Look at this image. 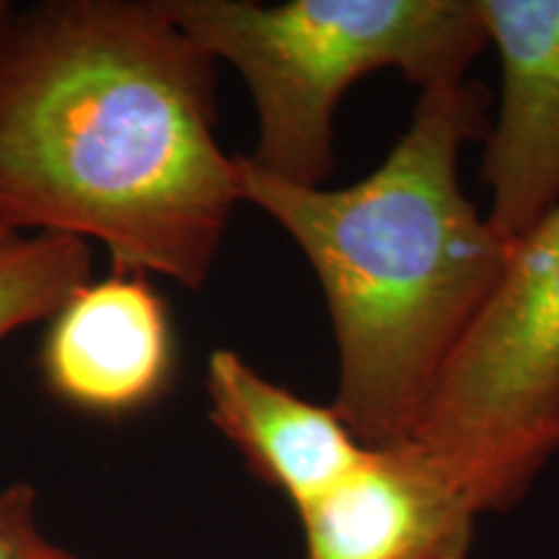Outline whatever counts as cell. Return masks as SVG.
I'll use <instances>...</instances> for the list:
<instances>
[{
  "mask_svg": "<svg viewBox=\"0 0 559 559\" xmlns=\"http://www.w3.org/2000/svg\"><path fill=\"white\" fill-rule=\"evenodd\" d=\"M11 13H13V5L11 3H3V0H0V26H3L5 21L11 19Z\"/></svg>",
  "mask_w": 559,
  "mask_h": 559,
  "instance_id": "7c38bea8",
  "label": "cell"
},
{
  "mask_svg": "<svg viewBox=\"0 0 559 559\" xmlns=\"http://www.w3.org/2000/svg\"><path fill=\"white\" fill-rule=\"evenodd\" d=\"M218 60L158 0H52L0 26V223L102 241L111 272L200 290L239 164L215 140Z\"/></svg>",
  "mask_w": 559,
  "mask_h": 559,
  "instance_id": "6da1fadb",
  "label": "cell"
},
{
  "mask_svg": "<svg viewBox=\"0 0 559 559\" xmlns=\"http://www.w3.org/2000/svg\"><path fill=\"white\" fill-rule=\"evenodd\" d=\"M306 559H472L479 508L415 440L366 449L298 510Z\"/></svg>",
  "mask_w": 559,
  "mask_h": 559,
  "instance_id": "5b68a950",
  "label": "cell"
},
{
  "mask_svg": "<svg viewBox=\"0 0 559 559\" xmlns=\"http://www.w3.org/2000/svg\"><path fill=\"white\" fill-rule=\"evenodd\" d=\"M254 96L257 169L300 187L334 171V115L362 75L396 68L423 91L464 83L489 45L477 0H158Z\"/></svg>",
  "mask_w": 559,
  "mask_h": 559,
  "instance_id": "3957f363",
  "label": "cell"
},
{
  "mask_svg": "<svg viewBox=\"0 0 559 559\" xmlns=\"http://www.w3.org/2000/svg\"><path fill=\"white\" fill-rule=\"evenodd\" d=\"M34 559H75V557L66 555V551H62V549H55L52 544H45V547L37 551V557H34Z\"/></svg>",
  "mask_w": 559,
  "mask_h": 559,
  "instance_id": "8fae6325",
  "label": "cell"
},
{
  "mask_svg": "<svg viewBox=\"0 0 559 559\" xmlns=\"http://www.w3.org/2000/svg\"><path fill=\"white\" fill-rule=\"evenodd\" d=\"M177 342L169 309L148 277L111 272L70 293L50 319L39 370L70 407L120 417L169 389Z\"/></svg>",
  "mask_w": 559,
  "mask_h": 559,
  "instance_id": "52a82bcc",
  "label": "cell"
},
{
  "mask_svg": "<svg viewBox=\"0 0 559 559\" xmlns=\"http://www.w3.org/2000/svg\"><path fill=\"white\" fill-rule=\"evenodd\" d=\"M409 440L479 513L519 506L559 453V207L513 243Z\"/></svg>",
  "mask_w": 559,
  "mask_h": 559,
  "instance_id": "277c9868",
  "label": "cell"
},
{
  "mask_svg": "<svg viewBox=\"0 0 559 559\" xmlns=\"http://www.w3.org/2000/svg\"><path fill=\"white\" fill-rule=\"evenodd\" d=\"M481 83L423 91L383 164L342 190L270 177L247 156L241 200L290 234L317 272L340 353L332 407L362 449L415 436L440 379L508 267L513 243L461 190L487 135Z\"/></svg>",
  "mask_w": 559,
  "mask_h": 559,
  "instance_id": "7a4b0ae2",
  "label": "cell"
},
{
  "mask_svg": "<svg viewBox=\"0 0 559 559\" xmlns=\"http://www.w3.org/2000/svg\"><path fill=\"white\" fill-rule=\"evenodd\" d=\"M205 391L215 428L296 510L337 485L366 451L337 409L267 381L234 349L210 355Z\"/></svg>",
  "mask_w": 559,
  "mask_h": 559,
  "instance_id": "ba28073f",
  "label": "cell"
},
{
  "mask_svg": "<svg viewBox=\"0 0 559 559\" xmlns=\"http://www.w3.org/2000/svg\"><path fill=\"white\" fill-rule=\"evenodd\" d=\"M45 544L37 523V492L29 485L0 489V559H34Z\"/></svg>",
  "mask_w": 559,
  "mask_h": 559,
  "instance_id": "30bf717a",
  "label": "cell"
},
{
  "mask_svg": "<svg viewBox=\"0 0 559 559\" xmlns=\"http://www.w3.org/2000/svg\"><path fill=\"white\" fill-rule=\"evenodd\" d=\"M91 283L88 241L66 234H24L0 223V340L50 321L70 293Z\"/></svg>",
  "mask_w": 559,
  "mask_h": 559,
  "instance_id": "9c48e42d",
  "label": "cell"
},
{
  "mask_svg": "<svg viewBox=\"0 0 559 559\" xmlns=\"http://www.w3.org/2000/svg\"><path fill=\"white\" fill-rule=\"evenodd\" d=\"M502 70L481 179L489 226L519 243L559 207V0H477Z\"/></svg>",
  "mask_w": 559,
  "mask_h": 559,
  "instance_id": "8992f818",
  "label": "cell"
}]
</instances>
